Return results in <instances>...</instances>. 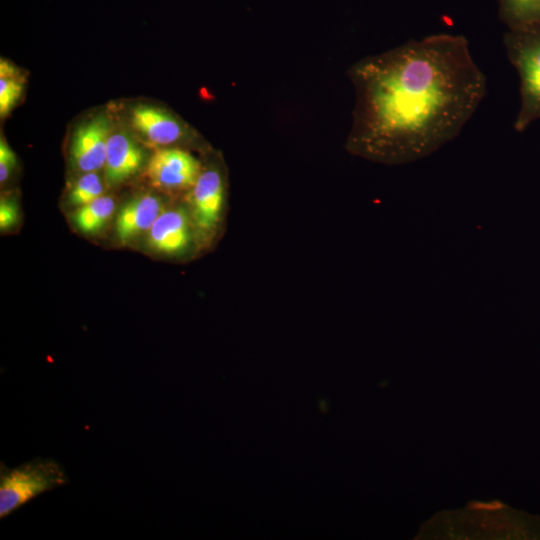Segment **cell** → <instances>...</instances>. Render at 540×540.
I'll return each mask as SVG.
<instances>
[{"instance_id": "obj_1", "label": "cell", "mask_w": 540, "mask_h": 540, "mask_svg": "<svg viewBox=\"0 0 540 540\" xmlns=\"http://www.w3.org/2000/svg\"><path fill=\"white\" fill-rule=\"evenodd\" d=\"M356 104L347 149L405 164L453 140L487 92L462 35L435 34L358 61L350 69Z\"/></svg>"}, {"instance_id": "obj_2", "label": "cell", "mask_w": 540, "mask_h": 540, "mask_svg": "<svg viewBox=\"0 0 540 540\" xmlns=\"http://www.w3.org/2000/svg\"><path fill=\"white\" fill-rule=\"evenodd\" d=\"M503 43L520 79V107L514 129L523 132L540 120V26L509 30Z\"/></svg>"}, {"instance_id": "obj_3", "label": "cell", "mask_w": 540, "mask_h": 540, "mask_svg": "<svg viewBox=\"0 0 540 540\" xmlns=\"http://www.w3.org/2000/svg\"><path fill=\"white\" fill-rule=\"evenodd\" d=\"M69 478L54 459L35 458L15 468L0 465V518L42 493L66 485Z\"/></svg>"}, {"instance_id": "obj_4", "label": "cell", "mask_w": 540, "mask_h": 540, "mask_svg": "<svg viewBox=\"0 0 540 540\" xmlns=\"http://www.w3.org/2000/svg\"><path fill=\"white\" fill-rule=\"evenodd\" d=\"M201 171L199 161L188 151L162 148L151 156L146 174L156 187L183 190L191 189Z\"/></svg>"}, {"instance_id": "obj_5", "label": "cell", "mask_w": 540, "mask_h": 540, "mask_svg": "<svg viewBox=\"0 0 540 540\" xmlns=\"http://www.w3.org/2000/svg\"><path fill=\"white\" fill-rule=\"evenodd\" d=\"M225 200V186L219 170H202L190 189L189 202L196 226L210 232L218 225Z\"/></svg>"}, {"instance_id": "obj_6", "label": "cell", "mask_w": 540, "mask_h": 540, "mask_svg": "<svg viewBox=\"0 0 540 540\" xmlns=\"http://www.w3.org/2000/svg\"><path fill=\"white\" fill-rule=\"evenodd\" d=\"M111 124L105 115H97L79 125L74 132L71 157L82 172H97L104 168Z\"/></svg>"}, {"instance_id": "obj_7", "label": "cell", "mask_w": 540, "mask_h": 540, "mask_svg": "<svg viewBox=\"0 0 540 540\" xmlns=\"http://www.w3.org/2000/svg\"><path fill=\"white\" fill-rule=\"evenodd\" d=\"M165 210L160 197L152 193L140 194L127 201L117 213L115 234L125 244L147 233Z\"/></svg>"}, {"instance_id": "obj_8", "label": "cell", "mask_w": 540, "mask_h": 540, "mask_svg": "<svg viewBox=\"0 0 540 540\" xmlns=\"http://www.w3.org/2000/svg\"><path fill=\"white\" fill-rule=\"evenodd\" d=\"M148 234L149 246L163 254L183 252L191 240V222L183 208L165 209Z\"/></svg>"}, {"instance_id": "obj_9", "label": "cell", "mask_w": 540, "mask_h": 540, "mask_svg": "<svg viewBox=\"0 0 540 540\" xmlns=\"http://www.w3.org/2000/svg\"><path fill=\"white\" fill-rule=\"evenodd\" d=\"M144 154L137 142L123 131H111L105 159V181L114 186L137 173L143 164Z\"/></svg>"}, {"instance_id": "obj_10", "label": "cell", "mask_w": 540, "mask_h": 540, "mask_svg": "<svg viewBox=\"0 0 540 540\" xmlns=\"http://www.w3.org/2000/svg\"><path fill=\"white\" fill-rule=\"evenodd\" d=\"M130 121L134 129L154 145H170L184 136L182 124L157 107L142 104L134 107L130 113Z\"/></svg>"}, {"instance_id": "obj_11", "label": "cell", "mask_w": 540, "mask_h": 540, "mask_svg": "<svg viewBox=\"0 0 540 540\" xmlns=\"http://www.w3.org/2000/svg\"><path fill=\"white\" fill-rule=\"evenodd\" d=\"M115 207V201L111 196L102 195L79 206L73 214V221L81 232L94 234L104 227L113 215Z\"/></svg>"}, {"instance_id": "obj_12", "label": "cell", "mask_w": 540, "mask_h": 540, "mask_svg": "<svg viewBox=\"0 0 540 540\" xmlns=\"http://www.w3.org/2000/svg\"><path fill=\"white\" fill-rule=\"evenodd\" d=\"M499 15L509 30L540 26V0H499Z\"/></svg>"}, {"instance_id": "obj_13", "label": "cell", "mask_w": 540, "mask_h": 540, "mask_svg": "<svg viewBox=\"0 0 540 540\" xmlns=\"http://www.w3.org/2000/svg\"><path fill=\"white\" fill-rule=\"evenodd\" d=\"M104 184L97 172H85L69 193V202L82 206L104 195Z\"/></svg>"}, {"instance_id": "obj_14", "label": "cell", "mask_w": 540, "mask_h": 540, "mask_svg": "<svg viewBox=\"0 0 540 540\" xmlns=\"http://www.w3.org/2000/svg\"><path fill=\"white\" fill-rule=\"evenodd\" d=\"M24 83L18 76L0 77V115L6 116L20 99Z\"/></svg>"}, {"instance_id": "obj_15", "label": "cell", "mask_w": 540, "mask_h": 540, "mask_svg": "<svg viewBox=\"0 0 540 540\" xmlns=\"http://www.w3.org/2000/svg\"><path fill=\"white\" fill-rule=\"evenodd\" d=\"M16 165V156L7 142L1 138L0 141V181H7Z\"/></svg>"}, {"instance_id": "obj_16", "label": "cell", "mask_w": 540, "mask_h": 540, "mask_svg": "<svg viewBox=\"0 0 540 540\" xmlns=\"http://www.w3.org/2000/svg\"><path fill=\"white\" fill-rule=\"evenodd\" d=\"M18 207L12 200L1 199L0 202V228L6 230L18 221Z\"/></svg>"}]
</instances>
